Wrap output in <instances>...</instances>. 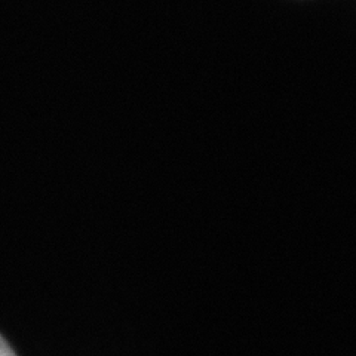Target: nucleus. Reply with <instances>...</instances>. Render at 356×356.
<instances>
[{
  "label": "nucleus",
  "mask_w": 356,
  "mask_h": 356,
  "mask_svg": "<svg viewBox=\"0 0 356 356\" xmlns=\"http://www.w3.org/2000/svg\"><path fill=\"white\" fill-rule=\"evenodd\" d=\"M0 356H17L2 336H0Z\"/></svg>",
  "instance_id": "obj_1"
}]
</instances>
